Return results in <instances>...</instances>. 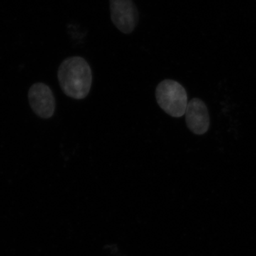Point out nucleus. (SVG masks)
<instances>
[{
    "instance_id": "f03ea898",
    "label": "nucleus",
    "mask_w": 256,
    "mask_h": 256,
    "mask_svg": "<svg viewBox=\"0 0 256 256\" xmlns=\"http://www.w3.org/2000/svg\"><path fill=\"white\" fill-rule=\"evenodd\" d=\"M156 102L172 117L180 118L186 112L188 97L184 88L174 80L166 79L156 88Z\"/></svg>"
},
{
    "instance_id": "20e7f679",
    "label": "nucleus",
    "mask_w": 256,
    "mask_h": 256,
    "mask_svg": "<svg viewBox=\"0 0 256 256\" xmlns=\"http://www.w3.org/2000/svg\"><path fill=\"white\" fill-rule=\"evenodd\" d=\"M28 102L32 110L42 119L50 118L54 114L56 100L52 89L44 82H36L28 92Z\"/></svg>"
},
{
    "instance_id": "7ed1b4c3",
    "label": "nucleus",
    "mask_w": 256,
    "mask_h": 256,
    "mask_svg": "<svg viewBox=\"0 0 256 256\" xmlns=\"http://www.w3.org/2000/svg\"><path fill=\"white\" fill-rule=\"evenodd\" d=\"M111 20L120 32L129 34L137 28L139 12L132 0H110Z\"/></svg>"
},
{
    "instance_id": "f257e3e1",
    "label": "nucleus",
    "mask_w": 256,
    "mask_h": 256,
    "mask_svg": "<svg viewBox=\"0 0 256 256\" xmlns=\"http://www.w3.org/2000/svg\"><path fill=\"white\" fill-rule=\"evenodd\" d=\"M58 82L66 96L76 100L85 98L92 85V70L85 58L72 56L63 60L58 69Z\"/></svg>"
},
{
    "instance_id": "39448f33",
    "label": "nucleus",
    "mask_w": 256,
    "mask_h": 256,
    "mask_svg": "<svg viewBox=\"0 0 256 256\" xmlns=\"http://www.w3.org/2000/svg\"><path fill=\"white\" fill-rule=\"evenodd\" d=\"M186 126L195 134L202 136L208 131L210 126V114L206 104L201 99H192L185 112Z\"/></svg>"
}]
</instances>
